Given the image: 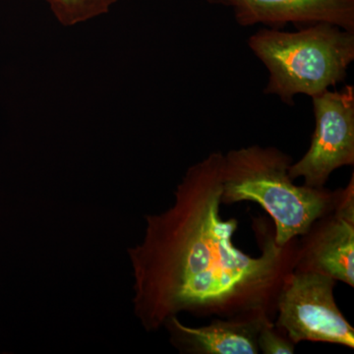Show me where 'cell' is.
Segmentation results:
<instances>
[{
  "label": "cell",
  "instance_id": "6da1fadb",
  "mask_svg": "<svg viewBox=\"0 0 354 354\" xmlns=\"http://www.w3.org/2000/svg\"><path fill=\"white\" fill-rule=\"evenodd\" d=\"M223 162V153L213 152L188 167L174 205L146 216L143 241L128 249L135 315L148 332L181 312L276 318L279 290L295 270L297 237L279 245L268 221L254 218L261 255L239 250V221L221 216Z\"/></svg>",
  "mask_w": 354,
  "mask_h": 354
},
{
  "label": "cell",
  "instance_id": "7a4b0ae2",
  "mask_svg": "<svg viewBox=\"0 0 354 354\" xmlns=\"http://www.w3.org/2000/svg\"><path fill=\"white\" fill-rule=\"evenodd\" d=\"M247 44L269 72L264 94L286 106L298 95L316 97L344 82L354 60V32L327 22L295 32L263 27Z\"/></svg>",
  "mask_w": 354,
  "mask_h": 354
},
{
  "label": "cell",
  "instance_id": "3957f363",
  "mask_svg": "<svg viewBox=\"0 0 354 354\" xmlns=\"http://www.w3.org/2000/svg\"><path fill=\"white\" fill-rule=\"evenodd\" d=\"M293 160L277 147L251 145L223 153L221 204L256 202L269 214L274 241L285 245L304 234L332 206L335 191L298 186L288 169Z\"/></svg>",
  "mask_w": 354,
  "mask_h": 354
},
{
  "label": "cell",
  "instance_id": "277c9868",
  "mask_svg": "<svg viewBox=\"0 0 354 354\" xmlns=\"http://www.w3.org/2000/svg\"><path fill=\"white\" fill-rule=\"evenodd\" d=\"M335 283L320 272H290L277 298V329L295 344L309 341L353 348L354 329L335 302Z\"/></svg>",
  "mask_w": 354,
  "mask_h": 354
},
{
  "label": "cell",
  "instance_id": "5b68a950",
  "mask_svg": "<svg viewBox=\"0 0 354 354\" xmlns=\"http://www.w3.org/2000/svg\"><path fill=\"white\" fill-rule=\"evenodd\" d=\"M315 130L304 157L290 165L293 180L304 179V185L323 188L330 174L354 165V87L326 91L311 97Z\"/></svg>",
  "mask_w": 354,
  "mask_h": 354
},
{
  "label": "cell",
  "instance_id": "8992f818",
  "mask_svg": "<svg viewBox=\"0 0 354 354\" xmlns=\"http://www.w3.org/2000/svg\"><path fill=\"white\" fill-rule=\"evenodd\" d=\"M295 270L320 272L354 286V176L335 190L330 208L297 237Z\"/></svg>",
  "mask_w": 354,
  "mask_h": 354
},
{
  "label": "cell",
  "instance_id": "52a82bcc",
  "mask_svg": "<svg viewBox=\"0 0 354 354\" xmlns=\"http://www.w3.org/2000/svg\"><path fill=\"white\" fill-rule=\"evenodd\" d=\"M230 8L241 27L283 29L327 22L354 32V0H205Z\"/></svg>",
  "mask_w": 354,
  "mask_h": 354
},
{
  "label": "cell",
  "instance_id": "ba28073f",
  "mask_svg": "<svg viewBox=\"0 0 354 354\" xmlns=\"http://www.w3.org/2000/svg\"><path fill=\"white\" fill-rule=\"evenodd\" d=\"M270 319L255 317L218 318L207 326L188 327L171 317L164 327L169 330L171 342L181 353L258 354L257 337Z\"/></svg>",
  "mask_w": 354,
  "mask_h": 354
},
{
  "label": "cell",
  "instance_id": "9c48e42d",
  "mask_svg": "<svg viewBox=\"0 0 354 354\" xmlns=\"http://www.w3.org/2000/svg\"><path fill=\"white\" fill-rule=\"evenodd\" d=\"M65 27L81 24L108 13L118 0H44Z\"/></svg>",
  "mask_w": 354,
  "mask_h": 354
},
{
  "label": "cell",
  "instance_id": "30bf717a",
  "mask_svg": "<svg viewBox=\"0 0 354 354\" xmlns=\"http://www.w3.org/2000/svg\"><path fill=\"white\" fill-rule=\"evenodd\" d=\"M257 342L260 353L264 354H292L297 346L277 329L274 322L265 323L261 327Z\"/></svg>",
  "mask_w": 354,
  "mask_h": 354
}]
</instances>
